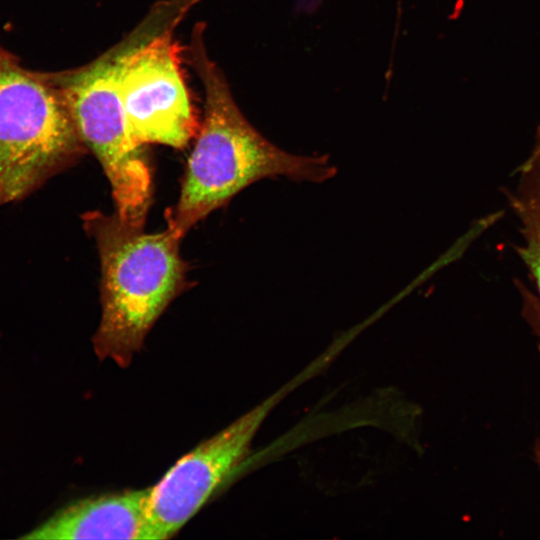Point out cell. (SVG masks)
Segmentation results:
<instances>
[{"label": "cell", "mask_w": 540, "mask_h": 540, "mask_svg": "<svg viewBox=\"0 0 540 540\" xmlns=\"http://www.w3.org/2000/svg\"><path fill=\"white\" fill-rule=\"evenodd\" d=\"M266 411L258 406L201 442L149 487L150 540L172 537L202 508L248 453Z\"/></svg>", "instance_id": "obj_6"}, {"label": "cell", "mask_w": 540, "mask_h": 540, "mask_svg": "<svg viewBox=\"0 0 540 540\" xmlns=\"http://www.w3.org/2000/svg\"><path fill=\"white\" fill-rule=\"evenodd\" d=\"M149 487L91 496L59 509L22 536L29 540H150Z\"/></svg>", "instance_id": "obj_7"}, {"label": "cell", "mask_w": 540, "mask_h": 540, "mask_svg": "<svg viewBox=\"0 0 540 540\" xmlns=\"http://www.w3.org/2000/svg\"><path fill=\"white\" fill-rule=\"evenodd\" d=\"M171 29L117 52L118 87L128 130L139 144L183 148L200 124Z\"/></svg>", "instance_id": "obj_5"}, {"label": "cell", "mask_w": 540, "mask_h": 540, "mask_svg": "<svg viewBox=\"0 0 540 540\" xmlns=\"http://www.w3.org/2000/svg\"><path fill=\"white\" fill-rule=\"evenodd\" d=\"M101 264V320L93 336L99 359L127 367L152 326L185 286L181 238L122 222L116 214L84 216Z\"/></svg>", "instance_id": "obj_2"}, {"label": "cell", "mask_w": 540, "mask_h": 540, "mask_svg": "<svg viewBox=\"0 0 540 540\" xmlns=\"http://www.w3.org/2000/svg\"><path fill=\"white\" fill-rule=\"evenodd\" d=\"M508 198L520 224L522 243L517 253L530 273L540 304V129L530 155L519 169L516 188L508 193Z\"/></svg>", "instance_id": "obj_8"}, {"label": "cell", "mask_w": 540, "mask_h": 540, "mask_svg": "<svg viewBox=\"0 0 540 540\" xmlns=\"http://www.w3.org/2000/svg\"><path fill=\"white\" fill-rule=\"evenodd\" d=\"M50 73L0 45V205L21 200L85 152Z\"/></svg>", "instance_id": "obj_3"}, {"label": "cell", "mask_w": 540, "mask_h": 540, "mask_svg": "<svg viewBox=\"0 0 540 540\" xmlns=\"http://www.w3.org/2000/svg\"><path fill=\"white\" fill-rule=\"evenodd\" d=\"M200 36H193L192 60L205 89L204 119L178 201L166 214L167 227L180 237L254 182L285 177L319 183L337 173L328 156L291 154L263 137L238 108Z\"/></svg>", "instance_id": "obj_1"}, {"label": "cell", "mask_w": 540, "mask_h": 540, "mask_svg": "<svg viewBox=\"0 0 540 540\" xmlns=\"http://www.w3.org/2000/svg\"><path fill=\"white\" fill-rule=\"evenodd\" d=\"M117 53L89 65L50 73L78 134L109 180L118 218L143 228L152 200V175L143 145L131 136L118 87Z\"/></svg>", "instance_id": "obj_4"}, {"label": "cell", "mask_w": 540, "mask_h": 540, "mask_svg": "<svg viewBox=\"0 0 540 540\" xmlns=\"http://www.w3.org/2000/svg\"><path fill=\"white\" fill-rule=\"evenodd\" d=\"M529 301L532 304L533 308L535 309L536 313L538 314L537 320L539 322V328H540V304H539L538 300L535 299L534 297H532V299L529 300Z\"/></svg>", "instance_id": "obj_9"}]
</instances>
